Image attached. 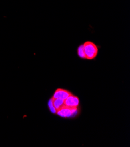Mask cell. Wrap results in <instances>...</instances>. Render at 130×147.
Listing matches in <instances>:
<instances>
[{
  "mask_svg": "<svg viewBox=\"0 0 130 147\" xmlns=\"http://www.w3.org/2000/svg\"><path fill=\"white\" fill-rule=\"evenodd\" d=\"M84 51L86 55V59L92 60L95 59L98 54V48L95 43L92 42L88 41L83 44Z\"/></svg>",
  "mask_w": 130,
  "mask_h": 147,
  "instance_id": "6da1fadb",
  "label": "cell"
},
{
  "mask_svg": "<svg viewBox=\"0 0 130 147\" xmlns=\"http://www.w3.org/2000/svg\"><path fill=\"white\" fill-rule=\"evenodd\" d=\"M78 113V107H69L63 105L56 112V114L64 118L75 117Z\"/></svg>",
  "mask_w": 130,
  "mask_h": 147,
  "instance_id": "7a4b0ae2",
  "label": "cell"
},
{
  "mask_svg": "<svg viewBox=\"0 0 130 147\" xmlns=\"http://www.w3.org/2000/svg\"><path fill=\"white\" fill-rule=\"evenodd\" d=\"M64 105L69 107H78L79 105V99L78 97L71 94L64 100Z\"/></svg>",
  "mask_w": 130,
  "mask_h": 147,
  "instance_id": "3957f363",
  "label": "cell"
},
{
  "mask_svg": "<svg viewBox=\"0 0 130 147\" xmlns=\"http://www.w3.org/2000/svg\"><path fill=\"white\" fill-rule=\"evenodd\" d=\"M71 94V93L67 90H64L62 89H58L55 90L53 97L54 98H60L64 100Z\"/></svg>",
  "mask_w": 130,
  "mask_h": 147,
  "instance_id": "277c9868",
  "label": "cell"
},
{
  "mask_svg": "<svg viewBox=\"0 0 130 147\" xmlns=\"http://www.w3.org/2000/svg\"><path fill=\"white\" fill-rule=\"evenodd\" d=\"M51 98L53 100V106L57 111L64 105V100L60 98H54L53 97Z\"/></svg>",
  "mask_w": 130,
  "mask_h": 147,
  "instance_id": "5b68a950",
  "label": "cell"
},
{
  "mask_svg": "<svg viewBox=\"0 0 130 147\" xmlns=\"http://www.w3.org/2000/svg\"><path fill=\"white\" fill-rule=\"evenodd\" d=\"M78 55L82 59H86V55L83 45H81L78 48Z\"/></svg>",
  "mask_w": 130,
  "mask_h": 147,
  "instance_id": "8992f818",
  "label": "cell"
},
{
  "mask_svg": "<svg viewBox=\"0 0 130 147\" xmlns=\"http://www.w3.org/2000/svg\"><path fill=\"white\" fill-rule=\"evenodd\" d=\"M49 109L51 111V113H56L57 112V110L56 109H55L54 106H53V100H52V98H51L49 101Z\"/></svg>",
  "mask_w": 130,
  "mask_h": 147,
  "instance_id": "52a82bcc",
  "label": "cell"
}]
</instances>
